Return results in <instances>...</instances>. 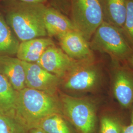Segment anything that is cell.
<instances>
[{"instance_id": "19", "label": "cell", "mask_w": 133, "mask_h": 133, "mask_svg": "<svg viewBox=\"0 0 133 133\" xmlns=\"http://www.w3.org/2000/svg\"><path fill=\"white\" fill-rule=\"evenodd\" d=\"M122 126L116 117L104 115L100 119L99 133H121Z\"/></svg>"}, {"instance_id": "5", "label": "cell", "mask_w": 133, "mask_h": 133, "mask_svg": "<svg viewBox=\"0 0 133 133\" xmlns=\"http://www.w3.org/2000/svg\"><path fill=\"white\" fill-rule=\"evenodd\" d=\"M102 81V72L95 59L76 61L71 70L61 79L60 87L74 93L96 90Z\"/></svg>"}, {"instance_id": "8", "label": "cell", "mask_w": 133, "mask_h": 133, "mask_svg": "<svg viewBox=\"0 0 133 133\" xmlns=\"http://www.w3.org/2000/svg\"><path fill=\"white\" fill-rule=\"evenodd\" d=\"M76 62L68 56L61 48L53 45L48 48L36 63L61 79Z\"/></svg>"}, {"instance_id": "13", "label": "cell", "mask_w": 133, "mask_h": 133, "mask_svg": "<svg viewBox=\"0 0 133 133\" xmlns=\"http://www.w3.org/2000/svg\"><path fill=\"white\" fill-rule=\"evenodd\" d=\"M55 45L50 38L41 37L20 42L16 57L28 63H36L48 48Z\"/></svg>"}, {"instance_id": "17", "label": "cell", "mask_w": 133, "mask_h": 133, "mask_svg": "<svg viewBox=\"0 0 133 133\" xmlns=\"http://www.w3.org/2000/svg\"><path fill=\"white\" fill-rule=\"evenodd\" d=\"M35 128L46 133H75L62 114H53L43 120Z\"/></svg>"}, {"instance_id": "7", "label": "cell", "mask_w": 133, "mask_h": 133, "mask_svg": "<svg viewBox=\"0 0 133 133\" xmlns=\"http://www.w3.org/2000/svg\"><path fill=\"white\" fill-rule=\"evenodd\" d=\"M26 75V87L59 97L61 79L36 63L22 61Z\"/></svg>"}, {"instance_id": "11", "label": "cell", "mask_w": 133, "mask_h": 133, "mask_svg": "<svg viewBox=\"0 0 133 133\" xmlns=\"http://www.w3.org/2000/svg\"><path fill=\"white\" fill-rule=\"evenodd\" d=\"M43 21L47 35L57 38L72 31H77L71 20L53 7L45 6Z\"/></svg>"}, {"instance_id": "21", "label": "cell", "mask_w": 133, "mask_h": 133, "mask_svg": "<svg viewBox=\"0 0 133 133\" xmlns=\"http://www.w3.org/2000/svg\"><path fill=\"white\" fill-rule=\"evenodd\" d=\"M52 7L60 11L63 14H70L71 0H50Z\"/></svg>"}, {"instance_id": "23", "label": "cell", "mask_w": 133, "mask_h": 133, "mask_svg": "<svg viewBox=\"0 0 133 133\" xmlns=\"http://www.w3.org/2000/svg\"><path fill=\"white\" fill-rule=\"evenodd\" d=\"M20 2L28 3V4H44L48 0H18Z\"/></svg>"}, {"instance_id": "24", "label": "cell", "mask_w": 133, "mask_h": 133, "mask_svg": "<svg viewBox=\"0 0 133 133\" xmlns=\"http://www.w3.org/2000/svg\"><path fill=\"white\" fill-rule=\"evenodd\" d=\"M29 133H46L38 128H34L29 130Z\"/></svg>"}, {"instance_id": "9", "label": "cell", "mask_w": 133, "mask_h": 133, "mask_svg": "<svg viewBox=\"0 0 133 133\" xmlns=\"http://www.w3.org/2000/svg\"><path fill=\"white\" fill-rule=\"evenodd\" d=\"M62 50L76 61L95 59L89 42L78 31H72L58 37Z\"/></svg>"}, {"instance_id": "3", "label": "cell", "mask_w": 133, "mask_h": 133, "mask_svg": "<svg viewBox=\"0 0 133 133\" xmlns=\"http://www.w3.org/2000/svg\"><path fill=\"white\" fill-rule=\"evenodd\" d=\"M62 115L79 133H96L97 108L89 99L59 93Z\"/></svg>"}, {"instance_id": "18", "label": "cell", "mask_w": 133, "mask_h": 133, "mask_svg": "<svg viewBox=\"0 0 133 133\" xmlns=\"http://www.w3.org/2000/svg\"><path fill=\"white\" fill-rule=\"evenodd\" d=\"M28 130L14 117L0 112V133H27Z\"/></svg>"}, {"instance_id": "12", "label": "cell", "mask_w": 133, "mask_h": 133, "mask_svg": "<svg viewBox=\"0 0 133 133\" xmlns=\"http://www.w3.org/2000/svg\"><path fill=\"white\" fill-rule=\"evenodd\" d=\"M0 73L17 92L26 86V75L22 61L17 57L5 56L0 57Z\"/></svg>"}, {"instance_id": "10", "label": "cell", "mask_w": 133, "mask_h": 133, "mask_svg": "<svg viewBox=\"0 0 133 133\" xmlns=\"http://www.w3.org/2000/svg\"><path fill=\"white\" fill-rule=\"evenodd\" d=\"M112 91L115 98L124 108L133 105V72L116 65L112 77Z\"/></svg>"}, {"instance_id": "4", "label": "cell", "mask_w": 133, "mask_h": 133, "mask_svg": "<svg viewBox=\"0 0 133 133\" xmlns=\"http://www.w3.org/2000/svg\"><path fill=\"white\" fill-rule=\"evenodd\" d=\"M89 45L93 51L108 54L114 62L128 60L133 51L123 32L105 21L96 30Z\"/></svg>"}, {"instance_id": "25", "label": "cell", "mask_w": 133, "mask_h": 133, "mask_svg": "<svg viewBox=\"0 0 133 133\" xmlns=\"http://www.w3.org/2000/svg\"><path fill=\"white\" fill-rule=\"evenodd\" d=\"M127 60L128 61L130 65V66L133 68V51L131 55H130V56L129 57Z\"/></svg>"}, {"instance_id": "6", "label": "cell", "mask_w": 133, "mask_h": 133, "mask_svg": "<svg viewBox=\"0 0 133 133\" xmlns=\"http://www.w3.org/2000/svg\"><path fill=\"white\" fill-rule=\"evenodd\" d=\"M70 14L77 30L89 42L97 29L104 22L99 0H71Z\"/></svg>"}, {"instance_id": "15", "label": "cell", "mask_w": 133, "mask_h": 133, "mask_svg": "<svg viewBox=\"0 0 133 133\" xmlns=\"http://www.w3.org/2000/svg\"><path fill=\"white\" fill-rule=\"evenodd\" d=\"M19 43L0 9V57L16 55Z\"/></svg>"}, {"instance_id": "1", "label": "cell", "mask_w": 133, "mask_h": 133, "mask_svg": "<svg viewBox=\"0 0 133 133\" xmlns=\"http://www.w3.org/2000/svg\"><path fill=\"white\" fill-rule=\"evenodd\" d=\"M44 4L1 0L0 9L20 42L48 36L43 21Z\"/></svg>"}, {"instance_id": "22", "label": "cell", "mask_w": 133, "mask_h": 133, "mask_svg": "<svg viewBox=\"0 0 133 133\" xmlns=\"http://www.w3.org/2000/svg\"><path fill=\"white\" fill-rule=\"evenodd\" d=\"M121 133H133V105L131 107L130 123L127 125H123Z\"/></svg>"}, {"instance_id": "2", "label": "cell", "mask_w": 133, "mask_h": 133, "mask_svg": "<svg viewBox=\"0 0 133 133\" xmlns=\"http://www.w3.org/2000/svg\"><path fill=\"white\" fill-rule=\"evenodd\" d=\"M56 114H62L59 97L28 87L17 92L15 118L28 131Z\"/></svg>"}, {"instance_id": "14", "label": "cell", "mask_w": 133, "mask_h": 133, "mask_svg": "<svg viewBox=\"0 0 133 133\" xmlns=\"http://www.w3.org/2000/svg\"><path fill=\"white\" fill-rule=\"evenodd\" d=\"M104 16V21L123 32L128 0H99Z\"/></svg>"}, {"instance_id": "16", "label": "cell", "mask_w": 133, "mask_h": 133, "mask_svg": "<svg viewBox=\"0 0 133 133\" xmlns=\"http://www.w3.org/2000/svg\"><path fill=\"white\" fill-rule=\"evenodd\" d=\"M17 96V91L0 73V112L15 118Z\"/></svg>"}, {"instance_id": "20", "label": "cell", "mask_w": 133, "mask_h": 133, "mask_svg": "<svg viewBox=\"0 0 133 133\" xmlns=\"http://www.w3.org/2000/svg\"><path fill=\"white\" fill-rule=\"evenodd\" d=\"M123 33L133 48V0H128Z\"/></svg>"}]
</instances>
